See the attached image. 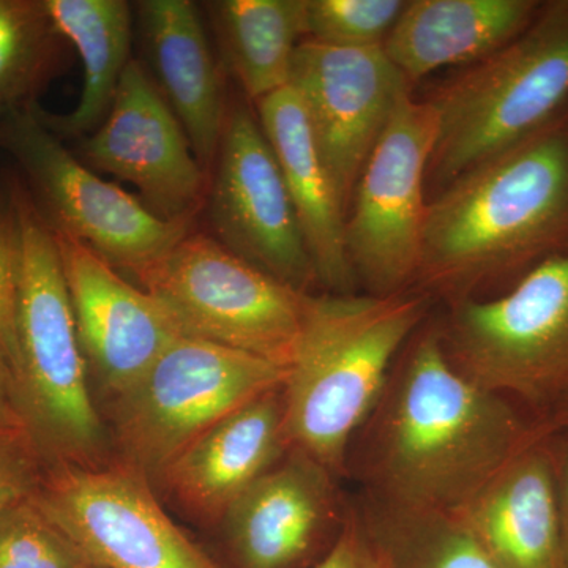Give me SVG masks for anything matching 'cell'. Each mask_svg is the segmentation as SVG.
Returning <instances> with one entry per match:
<instances>
[{"mask_svg":"<svg viewBox=\"0 0 568 568\" xmlns=\"http://www.w3.org/2000/svg\"><path fill=\"white\" fill-rule=\"evenodd\" d=\"M544 432L525 407L462 375L428 317L351 440L346 480L375 506L457 511Z\"/></svg>","mask_w":568,"mask_h":568,"instance_id":"1","label":"cell"},{"mask_svg":"<svg viewBox=\"0 0 568 568\" xmlns=\"http://www.w3.org/2000/svg\"><path fill=\"white\" fill-rule=\"evenodd\" d=\"M568 246V104L428 203L414 290L446 305L514 286ZM504 290V291H506Z\"/></svg>","mask_w":568,"mask_h":568,"instance_id":"2","label":"cell"},{"mask_svg":"<svg viewBox=\"0 0 568 568\" xmlns=\"http://www.w3.org/2000/svg\"><path fill=\"white\" fill-rule=\"evenodd\" d=\"M432 302L417 290L308 294L283 383L290 448L346 480L351 440L383 394L403 347L428 320Z\"/></svg>","mask_w":568,"mask_h":568,"instance_id":"3","label":"cell"},{"mask_svg":"<svg viewBox=\"0 0 568 568\" xmlns=\"http://www.w3.org/2000/svg\"><path fill=\"white\" fill-rule=\"evenodd\" d=\"M10 193L20 241L13 373L26 429L47 465H104L110 439L89 387L54 231L24 186L14 183Z\"/></svg>","mask_w":568,"mask_h":568,"instance_id":"4","label":"cell"},{"mask_svg":"<svg viewBox=\"0 0 568 568\" xmlns=\"http://www.w3.org/2000/svg\"><path fill=\"white\" fill-rule=\"evenodd\" d=\"M426 102L436 112L426 182L440 190L544 129L568 104V0L541 2L517 39Z\"/></svg>","mask_w":568,"mask_h":568,"instance_id":"5","label":"cell"},{"mask_svg":"<svg viewBox=\"0 0 568 568\" xmlns=\"http://www.w3.org/2000/svg\"><path fill=\"white\" fill-rule=\"evenodd\" d=\"M437 325L462 375L541 420L568 394V246L503 294L448 304Z\"/></svg>","mask_w":568,"mask_h":568,"instance_id":"6","label":"cell"},{"mask_svg":"<svg viewBox=\"0 0 568 568\" xmlns=\"http://www.w3.org/2000/svg\"><path fill=\"white\" fill-rule=\"evenodd\" d=\"M286 366L181 336L123 394L112 399L119 458L160 477L205 429L274 388Z\"/></svg>","mask_w":568,"mask_h":568,"instance_id":"7","label":"cell"},{"mask_svg":"<svg viewBox=\"0 0 568 568\" xmlns=\"http://www.w3.org/2000/svg\"><path fill=\"white\" fill-rule=\"evenodd\" d=\"M183 336L287 366L306 297L204 234H186L138 274Z\"/></svg>","mask_w":568,"mask_h":568,"instance_id":"8","label":"cell"},{"mask_svg":"<svg viewBox=\"0 0 568 568\" xmlns=\"http://www.w3.org/2000/svg\"><path fill=\"white\" fill-rule=\"evenodd\" d=\"M0 148L24 171L52 230L78 239L112 267L141 274L190 234L189 220L166 222L89 170L41 122L36 104L0 115Z\"/></svg>","mask_w":568,"mask_h":568,"instance_id":"9","label":"cell"},{"mask_svg":"<svg viewBox=\"0 0 568 568\" xmlns=\"http://www.w3.org/2000/svg\"><path fill=\"white\" fill-rule=\"evenodd\" d=\"M436 112L407 95L366 162L346 219V253L366 294L414 290L424 253L425 186Z\"/></svg>","mask_w":568,"mask_h":568,"instance_id":"10","label":"cell"},{"mask_svg":"<svg viewBox=\"0 0 568 568\" xmlns=\"http://www.w3.org/2000/svg\"><path fill=\"white\" fill-rule=\"evenodd\" d=\"M32 499L99 568H222L168 517L151 478L121 458L44 465Z\"/></svg>","mask_w":568,"mask_h":568,"instance_id":"11","label":"cell"},{"mask_svg":"<svg viewBox=\"0 0 568 568\" xmlns=\"http://www.w3.org/2000/svg\"><path fill=\"white\" fill-rule=\"evenodd\" d=\"M216 241L298 293L317 283L315 264L260 119L245 103L226 112L209 194Z\"/></svg>","mask_w":568,"mask_h":568,"instance_id":"12","label":"cell"},{"mask_svg":"<svg viewBox=\"0 0 568 568\" xmlns=\"http://www.w3.org/2000/svg\"><path fill=\"white\" fill-rule=\"evenodd\" d=\"M304 102L317 148L349 212L362 171L413 85L383 47L342 48L302 41L291 84Z\"/></svg>","mask_w":568,"mask_h":568,"instance_id":"13","label":"cell"},{"mask_svg":"<svg viewBox=\"0 0 568 568\" xmlns=\"http://www.w3.org/2000/svg\"><path fill=\"white\" fill-rule=\"evenodd\" d=\"M342 478L290 448L222 523L234 568H313L335 547L351 504Z\"/></svg>","mask_w":568,"mask_h":568,"instance_id":"14","label":"cell"},{"mask_svg":"<svg viewBox=\"0 0 568 568\" xmlns=\"http://www.w3.org/2000/svg\"><path fill=\"white\" fill-rule=\"evenodd\" d=\"M85 162L140 190L145 207L166 222H192L205 171L182 123L138 61L123 71L102 125L81 140Z\"/></svg>","mask_w":568,"mask_h":568,"instance_id":"15","label":"cell"},{"mask_svg":"<svg viewBox=\"0 0 568 568\" xmlns=\"http://www.w3.org/2000/svg\"><path fill=\"white\" fill-rule=\"evenodd\" d=\"M54 237L85 364L112 402L182 332L148 291L125 282L99 253L71 235L54 231Z\"/></svg>","mask_w":568,"mask_h":568,"instance_id":"16","label":"cell"},{"mask_svg":"<svg viewBox=\"0 0 568 568\" xmlns=\"http://www.w3.org/2000/svg\"><path fill=\"white\" fill-rule=\"evenodd\" d=\"M287 450L280 386L205 429L168 465L159 480L186 514L222 523L235 500Z\"/></svg>","mask_w":568,"mask_h":568,"instance_id":"17","label":"cell"},{"mask_svg":"<svg viewBox=\"0 0 568 568\" xmlns=\"http://www.w3.org/2000/svg\"><path fill=\"white\" fill-rule=\"evenodd\" d=\"M548 429L454 511L503 568H564Z\"/></svg>","mask_w":568,"mask_h":568,"instance_id":"18","label":"cell"},{"mask_svg":"<svg viewBox=\"0 0 568 568\" xmlns=\"http://www.w3.org/2000/svg\"><path fill=\"white\" fill-rule=\"evenodd\" d=\"M256 106L312 254L317 283L332 294H355L358 283L346 253L347 212L317 148L301 95L287 85L261 99Z\"/></svg>","mask_w":568,"mask_h":568,"instance_id":"19","label":"cell"},{"mask_svg":"<svg viewBox=\"0 0 568 568\" xmlns=\"http://www.w3.org/2000/svg\"><path fill=\"white\" fill-rule=\"evenodd\" d=\"M138 17L152 81L207 173L219 155L226 110L200 11L190 0H142Z\"/></svg>","mask_w":568,"mask_h":568,"instance_id":"20","label":"cell"},{"mask_svg":"<svg viewBox=\"0 0 568 568\" xmlns=\"http://www.w3.org/2000/svg\"><path fill=\"white\" fill-rule=\"evenodd\" d=\"M538 0H410L383 50L410 85L452 65H473L536 18Z\"/></svg>","mask_w":568,"mask_h":568,"instance_id":"21","label":"cell"},{"mask_svg":"<svg viewBox=\"0 0 568 568\" xmlns=\"http://www.w3.org/2000/svg\"><path fill=\"white\" fill-rule=\"evenodd\" d=\"M55 28L80 54L84 80L77 108L52 115L37 108L55 136H88L106 119L119 82L132 62V7L123 0H44Z\"/></svg>","mask_w":568,"mask_h":568,"instance_id":"22","label":"cell"},{"mask_svg":"<svg viewBox=\"0 0 568 568\" xmlns=\"http://www.w3.org/2000/svg\"><path fill=\"white\" fill-rule=\"evenodd\" d=\"M224 62L246 97L260 102L291 84L295 51L308 36L306 0L209 3Z\"/></svg>","mask_w":568,"mask_h":568,"instance_id":"23","label":"cell"},{"mask_svg":"<svg viewBox=\"0 0 568 568\" xmlns=\"http://www.w3.org/2000/svg\"><path fill=\"white\" fill-rule=\"evenodd\" d=\"M357 500L390 568H503L454 511L395 510Z\"/></svg>","mask_w":568,"mask_h":568,"instance_id":"24","label":"cell"},{"mask_svg":"<svg viewBox=\"0 0 568 568\" xmlns=\"http://www.w3.org/2000/svg\"><path fill=\"white\" fill-rule=\"evenodd\" d=\"M65 43L44 0H0V115L36 104Z\"/></svg>","mask_w":568,"mask_h":568,"instance_id":"25","label":"cell"},{"mask_svg":"<svg viewBox=\"0 0 568 568\" xmlns=\"http://www.w3.org/2000/svg\"><path fill=\"white\" fill-rule=\"evenodd\" d=\"M0 568H99L32 496L0 511Z\"/></svg>","mask_w":568,"mask_h":568,"instance_id":"26","label":"cell"},{"mask_svg":"<svg viewBox=\"0 0 568 568\" xmlns=\"http://www.w3.org/2000/svg\"><path fill=\"white\" fill-rule=\"evenodd\" d=\"M406 0H306L310 39L331 47H383Z\"/></svg>","mask_w":568,"mask_h":568,"instance_id":"27","label":"cell"},{"mask_svg":"<svg viewBox=\"0 0 568 568\" xmlns=\"http://www.w3.org/2000/svg\"><path fill=\"white\" fill-rule=\"evenodd\" d=\"M20 241L11 193H0V351L11 368L18 361L17 308Z\"/></svg>","mask_w":568,"mask_h":568,"instance_id":"28","label":"cell"},{"mask_svg":"<svg viewBox=\"0 0 568 568\" xmlns=\"http://www.w3.org/2000/svg\"><path fill=\"white\" fill-rule=\"evenodd\" d=\"M44 465L28 435L0 439V511L36 493Z\"/></svg>","mask_w":568,"mask_h":568,"instance_id":"29","label":"cell"},{"mask_svg":"<svg viewBox=\"0 0 568 568\" xmlns=\"http://www.w3.org/2000/svg\"><path fill=\"white\" fill-rule=\"evenodd\" d=\"M313 568H390L386 548L369 526L357 497H353L349 517L335 547Z\"/></svg>","mask_w":568,"mask_h":568,"instance_id":"30","label":"cell"},{"mask_svg":"<svg viewBox=\"0 0 568 568\" xmlns=\"http://www.w3.org/2000/svg\"><path fill=\"white\" fill-rule=\"evenodd\" d=\"M547 440L558 493L560 551L568 568V436L548 432Z\"/></svg>","mask_w":568,"mask_h":568,"instance_id":"31","label":"cell"},{"mask_svg":"<svg viewBox=\"0 0 568 568\" xmlns=\"http://www.w3.org/2000/svg\"><path fill=\"white\" fill-rule=\"evenodd\" d=\"M18 435H28V429L18 403L13 368L9 357L0 351V439Z\"/></svg>","mask_w":568,"mask_h":568,"instance_id":"32","label":"cell"},{"mask_svg":"<svg viewBox=\"0 0 568 568\" xmlns=\"http://www.w3.org/2000/svg\"><path fill=\"white\" fill-rule=\"evenodd\" d=\"M541 424L551 433L568 436V394L560 398L551 409L541 417Z\"/></svg>","mask_w":568,"mask_h":568,"instance_id":"33","label":"cell"}]
</instances>
